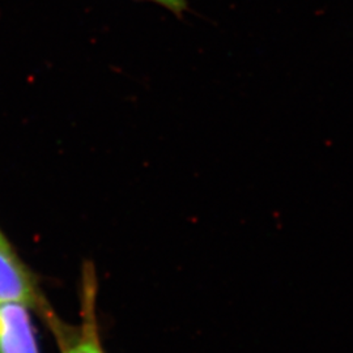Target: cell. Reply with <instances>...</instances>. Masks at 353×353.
<instances>
[{"mask_svg": "<svg viewBox=\"0 0 353 353\" xmlns=\"http://www.w3.org/2000/svg\"><path fill=\"white\" fill-rule=\"evenodd\" d=\"M80 323L70 325L55 314L46 323L59 353H106L102 345L97 316V276L94 267L85 265L80 290Z\"/></svg>", "mask_w": 353, "mask_h": 353, "instance_id": "obj_1", "label": "cell"}, {"mask_svg": "<svg viewBox=\"0 0 353 353\" xmlns=\"http://www.w3.org/2000/svg\"><path fill=\"white\" fill-rule=\"evenodd\" d=\"M3 303L26 305L43 323L57 314L34 274L23 262L10 241L0 243V305Z\"/></svg>", "mask_w": 353, "mask_h": 353, "instance_id": "obj_2", "label": "cell"}, {"mask_svg": "<svg viewBox=\"0 0 353 353\" xmlns=\"http://www.w3.org/2000/svg\"><path fill=\"white\" fill-rule=\"evenodd\" d=\"M32 313L21 303L0 305V353H39Z\"/></svg>", "mask_w": 353, "mask_h": 353, "instance_id": "obj_3", "label": "cell"}, {"mask_svg": "<svg viewBox=\"0 0 353 353\" xmlns=\"http://www.w3.org/2000/svg\"><path fill=\"white\" fill-rule=\"evenodd\" d=\"M151 1L161 4L169 11L176 13V16H182V13L189 10V4L186 0H151Z\"/></svg>", "mask_w": 353, "mask_h": 353, "instance_id": "obj_4", "label": "cell"}, {"mask_svg": "<svg viewBox=\"0 0 353 353\" xmlns=\"http://www.w3.org/2000/svg\"><path fill=\"white\" fill-rule=\"evenodd\" d=\"M7 237L4 236V233L0 230V243H3V242H7Z\"/></svg>", "mask_w": 353, "mask_h": 353, "instance_id": "obj_5", "label": "cell"}]
</instances>
